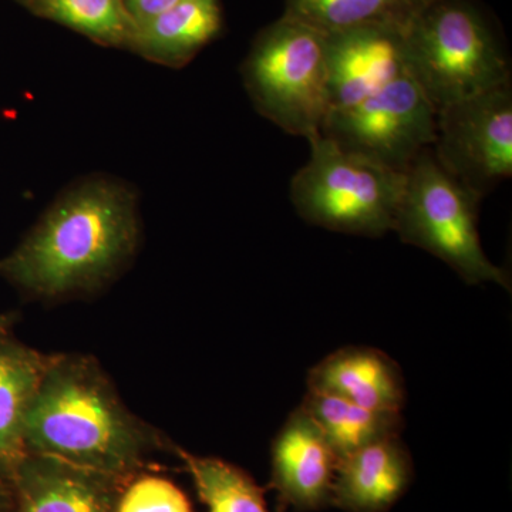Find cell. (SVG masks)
<instances>
[{
    "instance_id": "9a60e30c",
    "label": "cell",
    "mask_w": 512,
    "mask_h": 512,
    "mask_svg": "<svg viewBox=\"0 0 512 512\" xmlns=\"http://www.w3.org/2000/svg\"><path fill=\"white\" fill-rule=\"evenodd\" d=\"M221 0H181L134 29L128 49L153 62L181 67L221 33Z\"/></svg>"
},
{
    "instance_id": "6da1fadb",
    "label": "cell",
    "mask_w": 512,
    "mask_h": 512,
    "mask_svg": "<svg viewBox=\"0 0 512 512\" xmlns=\"http://www.w3.org/2000/svg\"><path fill=\"white\" fill-rule=\"evenodd\" d=\"M138 241L136 194L117 181L90 178L60 195L0 259V276L46 301L94 292L126 266Z\"/></svg>"
},
{
    "instance_id": "ba28073f",
    "label": "cell",
    "mask_w": 512,
    "mask_h": 512,
    "mask_svg": "<svg viewBox=\"0 0 512 512\" xmlns=\"http://www.w3.org/2000/svg\"><path fill=\"white\" fill-rule=\"evenodd\" d=\"M433 151L448 174L481 198L511 178V82L437 110Z\"/></svg>"
},
{
    "instance_id": "4fadbf2b",
    "label": "cell",
    "mask_w": 512,
    "mask_h": 512,
    "mask_svg": "<svg viewBox=\"0 0 512 512\" xmlns=\"http://www.w3.org/2000/svg\"><path fill=\"white\" fill-rule=\"evenodd\" d=\"M412 480V457L400 436L377 440L339 461L332 507L346 512L389 511Z\"/></svg>"
},
{
    "instance_id": "ffe728a7",
    "label": "cell",
    "mask_w": 512,
    "mask_h": 512,
    "mask_svg": "<svg viewBox=\"0 0 512 512\" xmlns=\"http://www.w3.org/2000/svg\"><path fill=\"white\" fill-rule=\"evenodd\" d=\"M116 512H194L190 498L173 481L140 471L128 477L117 495Z\"/></svg>"
},
{
    "instance_id": "52a82bcc",
    "label": "cell",
    "mask_w": 512,
    "mask_h": 512,
    "mask_svg": "<svg viewBox=\"0 0 512 512\" xmlns=\"http://www.w3.org/2000/svg\"><path fill=\"white\" fill-rule=\"evenodd\" d=\"M323 137L342 150L406 173L436 140V109L409 72L367 99L330 111Z\"/></svg>"
},
{
    "instance_id": "3957f363",
    "label": "cell",
    "mask_w": 512,
    "mask_h": 512,
    "mask_svg": "<svg viewBox=\"0 0 512 512\" xmlns=\"http://www.w3.org/2000/svg\"><path fill=\"white\" fill-rule=\"evenodd\" d=\"M406 47L407 70L436 111L511 82L503 43L473 0H427Z\"/></svg>"
},
{
    "instance_id": "9c48e42d",
    "label": "cell",
    "mask_w": 512,
    "mask_h": 512,
    "mask_svg": "<svg viewBox=\"0 0 512 512\" xmlns=\"http://www.w3.org/2000/svg\"><path fill=\"white\" fill-rule=\"evenodd\" d=\"M325 36L330 111L353 106L409 72L406 30L372 25Z\"/></svg>"
},
{
    "instance_id": "7a4b0ae2",
    "label": "cell",
    "mask_w": 512,
    "mask_h": 512,
    "mask_svg": "<svg viewBox=\"0 0 512 512\" xmlns=\"http://www.w3.org/2000/svg\"><path fill=\"white\" fill-rule=\"evenodd\" d=\"M25 446L26 453L114 477L150 470L154 454L174 448L128 409L94 357L76 353L50 355L26 419Z\"/></svg>"
},
{
    "instance_id": "7c38bea8",
    "label": "cell",
    "mask_w": 512,
    "mask_h": 512,
    "mask_svg": "<svg viewBox=\"0 0 512 512\" xmlns=\"http://www.w3.org/2000/svg\"><path fill=\"white\" fill-rule=\"evenodd\" d=\"M309 392L329 394L380 413H402L406 383L399 365L382 350L346 346L309 370Z\"/></svg>"
},
{
    "instance_id": "44dd1931",
    "label": "cell",
    "mask_w": 512,
    "mask_h": 512,
    "mask_svg": "<svg viewBox=\"0 0 512 512\" xmlns=\"http://www.w3.org/2000/svg\"><path fill=\"white\" fill-rule=\"evenodd\" d=\"M178 2L181 0H123L124 8L133 20L134 29L167 12Z\"/></svg>"
},
{
    "instance_id": "ac0fdd59",
    "label": "cell",
    "mask_w": 512,
    "mask_h": 512,
    "mask_svg": "<svg viewBox=\"0 0 512 512\" xmlns=\"http://www.w3.org/2000/svg\"><path fill=\"white\" fill-rule=\"evenodd\" d=\"M173 453L183 461L207 512H271L266 507L264 488L247 471L221 458L195 456L177 446Z\"/></svg>"
},
{
    "instance_id": "8fae6325",
    "label": "cell",
    "mask_w": 512,
    "mask_h": 512,
    "mask_svg": "<svg viewBox=\"0 0 512 512\" xmlns=\"http://www.w3.org/2000/svg\"><path fill=\"white\" fill-rule=\"evenodd\" d=\"M127 478L28 453L10 477L13 512H116Z\"/></svg>"
},
{
    "instance_id": "7402d4cb",
    "label": "cell",
    "mask_w": 512,
    "mask_h": 512,
    "mask_svg": "<svg viewBox=\"0 0 512 512\" xmlns=\"http://www.w3.org/2000/svg\"><path fill=\"white\" fill-rule=\"evenodd\" d=\"M0 512H13L12 481L2 471H0Z\"/></svg>"
},
{
    "instance_id": "8992f818",
    "label": "cell",
    "mask_w": 512,
    "mask_h": 512,
    "mask_svg": "<svg viewBox=\"0 0 512 512\" xmlns=\"http://www.w3.org/2000/svg\"><path fill=\"white\" fill-rule=\"evenodd\" d=\"M309 144L311 158L291 183V200L301 218L360 237L393 231L406 173L350 154L322 134Z\"/></svg>"
},
{
    "instance_id": "e0dca14e",
    "label": "cell",
    "mask_w": 512,
    "mask_h": 512,
    "mask_svg": "<svg viewBox=\"0 0 512 512\" xmlns=\"http://www.w3.org/2000/svg\"><path fill=\"white\" fill-rule=\"evenodd\" d=\"M427 0H285L284 15L323 35L383 25L407 30Z\"/></svg>"
},
{
    "instance_id": "5bb4252c",
    "label": "cell",
    "mask_w": 512,
    "mask_h": 512,
    "mask_svg": "<svg viewBox=\"0 0 512 512\" xmlns=\"http://www.w3.org/2000/svg\"><path fill=\"white\" fill-rule=\"evenodd\" d=\"M50 356L0 333V471L12 477L26 456V419Z\"/></svg>"
},
{
    "instance_id": "5b68a950",
    "label": "cell",
    "mask_w": 512,
    "mask_h": 512,
    "mask_svg": "<svg viewBox=\"0 0 512 512\" xmlns=\"http://www.w3.org/2000/svg\"><path fill=\"white\" fill-rule=\"evenodd\" d=\"M242 74L262 116L292 136H320L330 111L323 33L282 16L256 36Z\"/></svg>"
},
{
    "instance_id": "2e32d148",
    "label": "cell",
    "mask_w": 512,
    "mask_h": 512,
    "mask_svg": "<svg viewBox=\"0 0 512 512\" xmlns=\"http://www.w3.org/2000/svg\"><path fill=\"white\" fill-rule=\"evenodd\" d=\"M301 407L318 424L338 463L359 448L390 436H400L402 413L363 409L329 394L309 392Z\"/></svg>"
},
{
    "instance_id": "603a6c76",
    "label": "cell",
    "mask_w": 512,
    "mask_h": 512,
    "mask_svg": "<svg viewBox=\"0 0 512 512\" xmlns=\"http://www.w3.org/2000/svg\"><path fill=\"white\" fill-rule=\"evenodd\" d=\"M18 316L15 313H0V333H8L15 325Z\"/></svg>"
},
{
    "instance_id": "30bf717a",
    "label": "cell",
    "mask_w": 512,
    "mask_h": 512,
    "mask_svg": "<svg viewBox=\"0 0 512 512\" xmlns=\"http://www.w3.org/2000/svg\"><path fill=\"white\" fill-rule=\"evenodd\" d=\"M336 468L338 457L318 424L299 406L272 444L271 487L279 501L299 512L332 507Z\"/></svg>"
},
{
    "instance_id": "d6986e66",
    "label": "cell",
    "mask_w": 512,
    "mask_h": 512,
    "mask_svg": "<svg viewBox=\"0 0 512 512\" xmlns=\"http://www.w3.org/2000/svg\"><path fill=\"white\" fill-rule=\"evenodd\" d=\"M26 5L36 15L62 23L101 45L128 47L134 35L123 0H28Z\"/></svg>"
},
{
    "instance_id": "277c9868",
    "label": "cell",
    "mask_w": 512,
    "mask_h": 512,
    "mask_svg": "<svg viewBox=\"0 0 512 512\" xmlns=\"http://www.w3.org/2000/svg\"><path fill=\"white\" fill-rule=\"evenodd\" d=\"M481 200L441 167L433 147L426 148L406 171L393 231L404 244L446 262L468 285L494 282L510 291L508 272L494 265L481 247Z\"/></svg>"
},
{
    "instance_id": "cb8c5ba5",
    "label": "cell",
    "mask_w": 512,
    "mask_h": 512,
    "mask_svg": "<svg viewBox=\"0 0 512 512\" xmlns=\"http://www.w3.org/2000/svg\"><path fill=\"white\" fill-rule=\"evenodd\" d=\"M22 2H25V3H26V2H28V0H22Z\"/></svg>"
}]
</instances>
